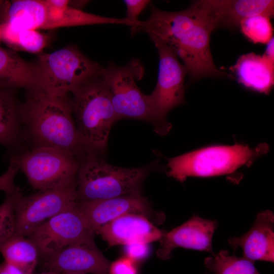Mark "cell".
<instances>
[{"mask_svg":"<svg viewBox=\"0 0 274 274\" xmlns=\"http://www.w3.org/2000/svg\"><path fill=\"white\" fill-rule=\"evenodd\" d=\"M214 30L201 12L193 4L186 9L168 12L150 5V15L131 27V35H153L164 42L183 61L190 80L205 77H229L215 65L211 52Z\"/></svg>","mask_w":274,"mask_h":274,"instance_id":"6da1fadb","label":"cell"},{"mask_svg":"<svg viewBox=\"0 0 274 274\" xmlns=\"http://www.w3.org/2000/svg\"><path fill=\"white\" fill-rule=\"evenodd\" d=\"M21 139L30 149L49 147L70 152L80 160L88 154L80 140L71 99L35 88L20 105Z\"/></svg>","mask_w":274,"mask_h":274,"instance_id":"7a4b0ae2","label":"cell"},{"mask_svg":"<svg viewBox=\"0 0 274 274\" xmlns=\"http://www.w3.org/2000/svg\"><path fill=\"white\" fill-rule=\"evenodd\" d=\"M72 109L81 143L88 154L106 149L110 130L118 121L109 86L101 74L72 93Z\"/></svg>","mask_w":274,"mask_h":274,"instance_id":"3957f363","label":"cell"},{"mask_svg":"<svg viewBox=\"0 0 274 274\" xmlns=\"http://www.w3.org/2000/svg\"><path fill=\"white\" fill-rule=\"evenodd\" d=\"M149 168L112 165L94 154H88L80 162L77 178L79 202L106 199L141 194Z\"/></svg>","mask_w":274,"mask_h":274,"instance_id":"277c9868","label":"cell"},{"mask_svg":"<svg viewBox=\"0 0 274 274\" xmlns=\"http://www.w3.org/2000/svg\"><path fill=\"white\" fill-rule=\"evenodd\" d=\"M34 64L37 88L60 97L67 96L91 78L101 75L104 68L73 46L40 54Z\"/></svg>","mask_w":274,"mask_h":274,"instance_id":"5b68a950","label":"cell"},{"mask_svg":"<svg viewBox=\"0 0 274 274\" xmlns=\"http://www.w3.org/2000/svg\"><path fill=\"white\" fill-rule=\"evenodd\" d=\"M143 71L141 63L133 59L123 66L108 63L103 68L101 75L109 86L118 120L129 118L144 121L152 124L157 133L165 135L172 125L159 119L148 95L143 94L136 84L135 80L142 78Z\"/></svg>","mask_w":274,"mask_h":274,"instance_id":"8992f818","label":"cell"},{"mask_svg":"<svg viewBox=\"0 0 274 274\" xmlns=\"http://www.w3.org/2000/svg\"><path fill=\"white\" fill-rule=\"evenodd\" d=\"M267 146H211L167 158L169 177L184 182L189 177H211L231 173L266 152Z\"/></svg>","mask_w":274,"mask_h":274,"instance_id":"52a82bcc","label":"cell"},{"mask_svg":"<svg viewBox=\"0 0 274 274\" xmlns=\"http://www.w3.org/2000/svg\"><path fill=\"white\" fill-rule=\"evenodd\" d=\"M68 0H17L12 14L15 24L28 29H52L95 24H120L118 18L89 13L69 5Z\"/></svg>","mask_w":274,"mask_h":274,"instance_id":"ba28073f","label":"cell"},{"mask_svg":"<svg viewBox=\"0 0 274 274\" xmlns=\"http://www.w3.org/2000/svg\"><path fill=\"white\" fill-rule=\"evenodd\" d=\"M14 156L35 190L61 189L77 184L81 160L70 152L38 147Z\"/></svg>","mask_w":274,"mask_h":274,"instance_id":"9c48e42d","label":"cell"},{"mask_svg":"<svg viewBox=\"0 0 274 274\" xmlns=\"http://www.w3.org/2000/svg\"><path fill=\"white\" fill-rule=\"evenodd\" d=\"M78 203L77 184L64 188L39 190L27 196H23L19 188L15 201L14 233L27 237L50 218Z\"/></svg>","mask_w":274,"mask_h":274,"instance_id":"30bf717a","label":"cell"},{"mask_svg":"<svg viewBox=\"0 0 274 274\" xmlns=\"http://www.w3.org/2000/svg\"><path fill=\"white\" fill-rule=\"evenodd\" d=\"M95 233L82 212L75 206L50 218L27 237L36 245L41 259L71 244L94 239Z\"/></svg>","mask_w":274,"mask_h":274,"instance_id":"8fae6325","label":"cell"},{"mask_svg":"<svg viewBox=\"0 0 274 274\" xmlns=\"http://www.w3.org/2000/svg\"><path fill=\"white\" fill-rule=\"evenodd\" d=\"M149 37L158 51L159 62L156 86L148 95L159 119L165 124L171 125L166 115L173 108L185 102L184 81L187 73L168 46L154 36Z\"/></svg>","mask_w":274,"mask_h":274,"instance_id":"7c38bea8","label":"cell"},{"mask_svg":"<svg viewBox=\"0 0 274 274\" xmlns=\"http://www.w3.org/2000/svg\"><path fill=\"white\" fill-rule=\"evenodd\" d=\"M40 259L45 271L59 274L65 272L109 274L110 262L98 249L94 239L71 244Z\"/></svg>","mask_w":274,"mask_h":274,"instance_id":"4fadbf2b","label":"cell"},{"mask_svg":"<svg viewBox=\"0 0 274 274\" xmlns=\"http://www.w3.org/2000/svg\"><path fill=\"white\" fill-rule=\"evenodd\" d=\"M203 14L214 30L219 27L235 28L246 18L274 14L271 0H201L193 3Z\"/></svg>","mask_w":274,"mask_h":274,"instance_id":"5bb4252c","label":"cell"},{"mask_svg":"<svg viewBox=\"0 0 274 274\" xmlns=\"http://www.w3.org/2000/svg\"><path fill=\"white\" fill-rule=\"evenodd\" d=\"M216 228V221L193 216L180 226L164 232L159 241L157 256L162 260L168 259L177 248L205 251L214 255L212 239Z\"/></svg>","mask_w":274,"mask_h":274,"instance_id":"9a60e30c","label":"cell"},{"mask_svg":"<svg viewBox=\"0 0 274 274\" xmlns=\"http://www.w3.org/2000/svg\"><path fill=\"white\" fill-rule=\"evenodd\" d=\"M164 233L147 217L138 214L120 216L101 226L95 232L110 247L135 243L148 244L159 241Z\"/></svg>","mask_w":274,"mask_h":274,"instance_id":"2e32d148","label":"cell"},{"mask_svg":"<svg viewBox=\"0 0 274 274\" xmlns=\"http://www.w3.org/2000/svg\"><path fill=\"white\" fill-rule=\"evenodd\" d=\"M80 209L95 233L101 226L127 214H138L147 217L149 206L141 194H133L114 198L79 202Z\"/></svg>","mask_w":274,"mask_h":274,"instance_id":"e0dca14e","label":"cell"},{"mask_svg":"<svg viewBox=\"0 0 274 274\" xmlns=\"http://www.w3.org/2000/svg\"><path fill=\"white\" fill-rule=\"evenodd\" d=\"M274 215L266 210L258 213L251 229L244 235L228 239L234 250L240 248L245 258L254 262L274 261Z\"/></svg>","mask_w":274,"mask_h":274,"instance_id":"ac0fdd59","label":"cell"},{"mask_svg":"<svg viewBox=\"0 0 274 274\" xmlns=\"http://www.w3.org/2000/svg\"><path fill=\"white\" fill-rule=\"evenodd\" d=\"M230 69L239 84L254 91L267 94L273 85L274 63L264 55H242Z\"/></svg>","mask_w":274,"mask_h":274,"instance_id":"d6986e66","label":"cell"},{"mask_svg":"<svg viewBox=\"0 0 274 274\" xmlns=\"http://www.w3.org/2000/svg\"><path fill=\"white\" fill-rule=\"evenodd\" d=\"M37 88L34 63H30L15 51L0 48V89Z\"/></svg>","mask_w":274,"mask_h":274,"instance_id":"ffe728a7","label":"cell"},{"mask_svg":"<svg viewBox=\"0 0 274 274\" xmlns=\"http://www.w3.org/2000/svg\"><path fill=\"white\" fill-rule=\"evenodd\" d=\"M5 262L26 274H32L39 259V251L28 237L14 233L0 244Z\"/></svg>","mask_w":274,"mask_h":274,"instance_id":"44dd1931","label":"cell"},{"mask_svg":"<svg viewBox=\"0 0 274 274\" xmlns=\"http://www.w3.org/2000/svg\"><path fill=\"white\" fill-rule=\"evenodd\" d=\"M19 108L7 89H0V144L11 147L21 139Z\"/></svg>","mask_w":274,"mask_h":274,"instance_id":"7402d4cb","label":"cell"},{"mask_svg":"<svg viewBox=\"0 0 274 274\" xmlns=\"http://www.w3.org/2000/svg\"><path fill=\"white\" fill-rule=\"evenodd\" d=\"M1 39L13 49L40 53L46 47L47 37L36 29L16 27L8 22L0 24Z\"/></svg>","mask_w":274,"mask_h":274,"instance_id":"603a6c76","label":"cell"},{"mask_svg":"<svg viewBox=\"0 0 274 274\" xmlns=\"http://www.w3.org/2000/svg\"><path fill=\"white\" fill-rule=\"evenodd\" d=\"M206 267L214 274H260L254 262L234 255L226 250H221L204 260Z\"/></svg>","mask_w":274,"mask_h":274,"instance_id":"cb8c5ba5","label":"cell"},{"mask_svg":"<svg viewBox=\"0 0 274 274\" xmlns=\"http://www.w3.org/2000/svg\"><path fill=\"white\" fill-rule=\"evenodd\" d=\"M239 26L244 36L254 43L267 44L273 38L270 18L266 16L246 18L241 22Z\"/></svg>","mask_w":274,"mask_h":274,"instance_id":"d4e9b609","label":"cell"},{"mask_svg":"<svg viewBox=\"0 0 274 274\" xmlns=\"http://www.w3.org/2000/svg\"><path fill=\"white\" fill-rule=\"evenodd\" d=\"M18 188L16 186L12 192L6 193L5 200L0 206V244L15 231V201Z\"/></svg>","mask_w":274,"mask_h":274,"instance_id":"484cf974","label":"cell"},{"mask_svg":"<svg viewBox=\"0 0 274 274\" xmlns=\"http://www.w3.org/2000/svg\"><path fill=\"white\" fill-rule=\"evenodd\" d=\"M19 169L17 161L11 158L7 170L0 177V190L4 191L6 194L15 189L16 186L14 184V178Z\"/></svg>","mask_w":274,"mask_h":274,"instance_id":"4316f807","label":"cell"},{"mask_svg":"<svg viewBox=\"0 0 274 274\" xmlns=\"http://www.w3.org/2000/svg\"><path fill=\"white\" fill-rule=\"evenodd\" d=\"M124 2L126 6V15L124 18L131 21L133 24V26H134L139 21V15L150 4V1L125 0Z\"/></svg>","mask_w":274,"mask_h":274,"instance_id":"83f0119b","label":"cell"},{"mask_svg":"<svg viewBox=\"0 0 274 274\" xmlns=\"http://www.w3.org/2000/svg\"><path fill=\"white\" fill-rule=\"evenodd\" d=\"M109 274H137V270L134 261L126 257L110 264Z\"/></svg>","mask_w":274,"mask_h":274,"instance_id":"f1b7e54d","label":"cell"},{"mask_svg":"<svg viewBox=\"0 0 274 274\" xmlns=\"http://www.w3.org/2000/svg\"><path fill=\"white\" fill-rule=\"evenodd\" d=\"M125 246L126 257L134 262L145 259L149 254L148 244L135 243Z\"/></svg>","mask_w":274,"mask_h":274,"instance_id":"f546056e","label":"cell"},{"mask_svg":"<svg viewBox=\"0 0 274 274\" xmlns=\"http://www.w3.org/2000/svg\"><path fill=\"white\" fill-rule=\"evenodd\" d=\"M273 38H272L267 43V46L264 55L270 61L274 63Z\"/></svg>","mask_w":274,"mask_h":274,"instance_id":"4dcf8cb0","label":"cell"},{"mask_svg":"<svg viewBox=\"0 0 274 274\" xmlns=\"http://www.w3.org/2000/svg\"><path fill=\"white\" fill-rule=\"evenodd\" d=\"M7 266L9 274H26L22 270L12 265L7 264Z\"/></svg>","mask_w":274,"mask_h":274,"instance_id":"1f68e13d","label":"cell"},{"mask_svg":"<svg viewBox=\"0 0 274 274\" xmlns=\"http://www.w3.org/2000/svg\"><path fill=\"white\" fill-rule=\"evenodd\" d=\"M0 274H9L7 264L5 261L0 264Z\"/></svg>","mask_w":274,"mask_h":274,"instance_id":"d6a6232c","label":"cell"},{"mask_svg":"<svg viewBox=\"0 0 274 274\" xmlns=\"http://www.w3.org/2000/svg\"><path fill=\"white\" fill-rule=\"evenodd\" d=\"M37 274H59V273L56 272L51 271H46L44 272H42L41 273H37Z\"/></svg>","mask_w":274,"mask_h":274,"instance_id":"836d02e7","label":"cell"},{"mask_svg":"<svg viewBox=\"0 0 274 274\" xmlns=\"http://www.w3.org/2000/svg\"><path fill=\"white\" fill-rule=\"evenodd\" d=\"M60 274H85L83 273H79V272H62Z\"/></svg>","mask_w":274,"mask_h":274,"instance_id":"e575fe53","label":"cell"},{"mask_svg":"<svg viewBox=\"0 0 274 274\" xmlns=\"http://www.w3.org/2000/svg\"><path fill=\"white\" fill-rule=\"evenodd\" d=\"M3 1H0V7L1 6V5L3 4Z\"/></svg>","mask_w":274,"mask_h":274,"instance_id":"d590c367","label":"cell"},{"mask_svg":"<svg viewBox=\"0 0 274 274\" xmlns=\"http://www.w3.org/2000/svg\"><path fill=\"white\" fill-rule=\"evenodd\" d=\"M0 40H1V30H0Z\"/></svg>","mask_w":274,"mask_h":274,"instance_id":"8d00e7d4","label":"cell"}]
</instances>
